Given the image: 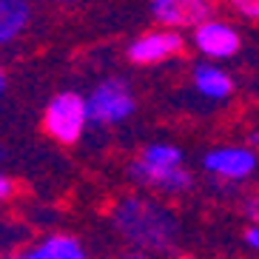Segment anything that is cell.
<instances>
[{
  "instance_id": "cell-2",
  "label": "cell",
  "mask_w": 259,
  "mask_h": 259,
  "mask_svg": "<svg viewBox=\"0 0 259 259\" xmlns=\"http://www.w3.org/2000/svg\"><path fill=\"white\" fill-rule=\"evenodd\" d=\"M85 111H89V125L97 128L120 125L137 111V97L122 77H106L85 94Z\"/></svg>"
},
{
  "instance_id": "cell-6",
  "label": "cell",
  "mask_w": 259,
  "mask_h": 259,
  "mask_svg": "<svg viewBox=\"0 0 259 259\" xmlns=\"http://www.w3.org/2000/svg\"><path fill=\"white\" fill-rule=\"evenodd\" d=\"M183 49H185V37L180 31L151 29L131 40L128 49H125V57L134 66H157V63H165L171 57H177Z\"/></svg>"
},
{
  "instance_id": "cell-5",
  "label": "cell",
  "mask_w": 259,
  "mask_h": 259,
  "mask_svg": "<svg viewBox=\"0 0 259 259\" xmlns=\"http://www.w3.org/2000/svg\"><path fill=\"white\" fill-rule=\"evenodd\" d=\"M125 174L134 185L145 191H154V194H162V197H183L194 188V174H191L185 165L177 168H160V165H148L137 157L131 160Z\"/></svg>"
},
{
  "instance_id": "cell-15",
  "label": "cell",
  "mask_w": 259,
  "mask_h": 259,
  "mask_svg": "<svg viewBox=\"0 0 259 259\" xmlns=\"http://www.w3.org/2000/svg\"><path fill=\"white\" fill-rule=\"evenodd\" d=\"M242 242L248 251H253L259 256V225H248V228L242 231Z\"/></svg>"
},
{
  "instance_id": "cell-18",
  "label": "cell",
  "mask_w": 259,
  "mask_h": 259,
  "mask_svg": "<svg viewBox=\"0 0 259 259\" xmlns=\"http://www.w3.org/2000/svg\"><path fill=\"white\" fill-rule=\"evenodd\" d=\"M248 145H251L253 151H259V128L251 131V137H248Z\"/></svg>"
},
{
  "instance_id": "cell-11",
  "label": "cell",
  "mask_w": 259,
  "mask_h": 259,
  "mask_svg": "<svg viewBox=\"0 0 259 259\" xmlns=\"http://www.w3.org/2000/svg\"><path fill=\"white\" fill-rule=\"evenodd\" d=\"M31 20V9L23 0H3L0 3V43L6 46L12 40H17L26 31Z\"/></svg>"
},
{
  "instance_id": "cell-4",
  "label": "cell",
  "mask_w": 259,
  "mask_h": 259,
  "mask_svg": "<svg viewBox=\"0 0 259 259\" xmlns=\"http://www.w3.org/2000/svg\"><path fill=\"white\" fill-rule=\"evenodd\" d=\"M259 168V154L251 145H217L202 154V171L220 185H239Z\"/></svg>"
},
{
  "instance_id": "cell-9",
  "label": "cell",
  "mask_w": 259,
  "mask_h": 259,
  "mask_svg": "<svg viewBox=\"0 0 259 259\" xmlns=\"http://www.w3.org/2000/svg\"><path fill=\"white\" fill-rule=\"evenodd\" d=\"M191 85H194V92L199 94L202 100H211V103H220V100H228L231 92H234V80L231 74L222 66L217 63H197L194 69H191Z\"/></svg>"
},
{
  "instance_id": "cell-1",
  "label": "cell",
  "mask_w": 259,
  "mask_h": 259,
  "mask_svg": "<svg viewBox=\"0 0 259 259\" xmlns=\"http://www.w3.org/2000/svg\"><path fill=\"white\" fill-rule=\"evenodd\" d=\"M111 228L131 245V251H143L151 256L174 251L180 239V222L174 211L145 194H131L114 202L111 208Z\"/></svg>"
},
{
  "instance_id": "cell-13",
  "label": "cell",
  "mask_w": 259,
  "mask_h": 259,
  "mask_svg": "<svg viewBox=\"0 0 259 259\" xmlns=\"http://www.w3.org/2000/svg\"><path fill=\"white\" fill-rule=\"evenodd\" d=\"M231 6L236 15L248 17V20H259V0H234Z\"/></svg>"
},
{
  "instance_id": "cell-7",
  "label": "cell",
  "mask_w": 259,
  "mask_h": 259,
  "mask_svg": "<svg viewBox=\"0 0 259 259\" xmlns=\"http://www.w3.org/2000/svg\"><path fill=\"white\" fill-rule=\"evenodd\" d=\"M148 12L160 23V29L194 31L213 17V3H208V0H154Z\"/></svg>"
},
{
  "instance_id": "cell-14",
  "label": "cell",
  "mask_w": 259,
  "mask_h": 259,
  "mask_svg": "<svg viewBox=\"0 0 259 259\" xmlns=\"http://www.w3.org/2000/svg\"><path fill=\"white\" fill-rule=\"evenodd\" d=\"M242 211H245V217L251 220V225H259V194H251V197H245Z\"/></svg>"
},
{
  "instance_id": "cell-8",
  "label": "cell",
  "mask_w": 259,
  "mask_h": 259,
  "mask_svg": "<svg viewBox=\"0 0 259 259\" xmlns=\"http://www.w3.org/2000/svg\"><path fill=\"white\" fill-rule=\"evenodd\" d=\"M191 46L211 63V60H231V57L239 52L242 40H239V31H236L228 20L211 17V20H205L199 29L191 31Z\"/></svg>"
},
{
  "instance_id": "cell-19",
  "label": "cell",
  "mask_w": 259,
  "mask_h": 259,
  "mask_svg": "<svg viewBox=\"0 0 259 259\" xmlns=\"http://www.w3.org/2000/svg\"><path fill=\"white\" fill-rule=\"evenodd\" d=\"M183 259H191V256H183Z\"/></svg>"
},
{
  "instance_id": "cell-12",
  "label": "cell",
  "mask_w": 259,
  "mask_h": 259,
  "mask_svg": "<svg viewBox=\"0 0 259 259\" xmlns=\"http://www.w3.org/2000/svg\"><path fill=\"white\" fill-rule=\"evenodd\" d=\"M143 162L148 165H160V168H177V165H185V154L180 145L174 143H148L143 151L137 154Z\"/></svg>"
},
{
  "instance_id": "cell-17",
  "label": "cell",
  "mask_w": 259,
  "mask_h": 259,
  "mask_svg": "<svg viewBox=\"0 0 259 259\" xmlns=\"http://www.w3.org/2000/svg\"><path fill=\"white\" fill-rule=\"evenodd\" d=\"M117 259H157V256H151V253H143V251H125V253H120Z\"/></svg>"
},
{
  "instance_id": "cell-16",
  "label": "cell",
  "mask_w": 259,
  "mask_h": 259,
  "mask_svg": "<svg viewBox=\"0 0 259 259\" xmlns=\"http://www.w3.org/2000/svg\"><path fill=\"white\" fill-rule=\"evenodd\" d=\"M12 188H15V185H12V177L3 174V177H0V199H9V197H12Z\"/></svg>"
},
{
  "instance_id": "cell-3",
  "label": "cell",
  "mask_w": 259,
  "mask_h": 259,
  "mask_svg": "<svg viewBox=\"0 0 259 259\" xmlns=\"http://www.w3.org/2000/svg\"><path fill=\"white\" fill-rule=\"evenodd\" d=\"M89 125V111H85V97L77 92H60L46 103L43 111V131L54 143L74 145L83 137Z\"/></svg>"
},
{
  "instance_id": "cell-10",
  "label": "cell",
  "mask_w": 259,
  "mask_h": 259,
  "mask_svg": "<svg viewBox=\"0 0 259 259\" xmlns=\"http://www.w3.org/2000/svg\"><path fill=\"white\" fill-rule=\"evenodd\" d=\"M6 259H89L83 251V245L69 234H52L43 242L31 245L20 253H12Z\"/></svg>"
}]
</instances>
